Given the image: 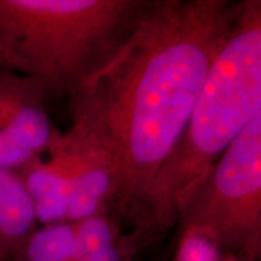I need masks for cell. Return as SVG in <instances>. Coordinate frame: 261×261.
<instances>
[{
  "mask_svg": "<svg viewBox=\"0 0 261 261\" xmlns=\"http://www.w3.org/2000/svg\"><path fill=\"white\" fill-rule=\"evenodd\" d=\"M223 261H246V260L241 259V257H237V256H234V255H227V254H226V255L224 256Z\"/></svg>",
  "mask_w": 261,
  "mask_h": 261,
  "instance_id": "12",
  "label": "cell"
},
{
  "mask_svg": "<svg viewBox=\"0 0 261 261\" xmlns=\"http://www.w3.org/2000/svg\"><path fill=\"white\" fill-rule=\"evenodd\" d=\"M261 113V2L243 0L227 41L205 77L190 116L150 187L132 231L142 247L177 226L178 208L248 123Z\"/></svg>",
  "mask_w": 261,
  "mask_h": 261,
  "instance_id": "2",
  "label": "cell"
},
{
  "mask_svg": "<svg viewBox=\"0 0 261 261\" xmlns=\"http://www.w3.org/2000/svg\"><path fill=\"white\" fill-rule=\"evenodd\" d=\"M74 261H133L142 244L110 214L77 221Z\"/></svg>",
  "mask_w": 261,
  "mask_h": 261,
  "instance_id": "8",
  "label": "cell"
},
{
  "mask_svg": "<svg viewBox=\"0 0 261 261\" xmlns=\"http://www.w3.org/2000/svg\"><path fill=\"white\" fill-rule=\"evenodd\" d=\"M243 0H150L112 61L70 98L69 130L115 179L110 215L133 231Z\"/></svg>",
  "mask_w": 261,
  "mask_h": 261,
  "instance_id": "1",
  "label": "cell"
},
{
  "mask_svg": "<svg viewBox=\"0 0 261 261\" xmlns=\"http://www.w3.org/2000/svg\"><path fill=\"white\" fill-rule=\"evenodd\" d=\"M74 150V174L67 223L110 214L115 197V179L107 162L69 129Z\"/></svg>",
  "mask_w": 261,
  "mask_h": 261,
  "instance_id": "7",
  "label": "cell"
},
{
  "mask_svg": "<svg viewBox=\"0 0 261 261\" xmlns=\"http://www.w3.org/2000/svg\"><path fill=\"white\" fill-rule=\"evenodd\" d=\"M0 65H3V57H2V55H0Z\"/></svg>",
  "mask_w": 261,
  "mask_h": 261,
  "instance_id": "13",
  "label": "cell"
},
{
  "mask_svg": "<svg viewBox=\"0 0 261 261\" xmlns=\"http://www.w3.org/2000/svg\"><path fill=\"white\" fill-rule=\"evenodd\" d=\"M39 227L34 208L16 172L0 168V261Z\"/></svg>",
  "mask_w": 261,
  "mask_h": 261,
  "instance_id": "9",
  "label": "cell"
},
{
  "mask_svg": "<svg viewBox=\"0 0 261 261\" xmlns=\"http://www.w3.org/2000/svg\"><path fill=\"white\" fill-rule=\"evenodd\" d=\"M74 223L39 226L6 261H74Z\"/></svg>",
  "mask_w": 261,
  "mask_h": 261,
  "instance_id": "10",
  "label": "cell"
},
{
  "mask_svg": "<svg viewBox=\"0 0 261 261\" xmlns=\"http://www.w3.org/2000/svg\"><path fill=\"white\" fill-rule=\"evenodd\" d=\"M225 255L211 238L192 230H181L172 261H223Z\"/></svg>",
  "mask_w": 261,
  "mask_h": 261,
  "instance_id": "11",
  "label": "cell"
},
{
  "mask_svg": "<svg viewBox=\"0 0 261 261\" xmlns=\"http://www.w3.org/2000/svg\"><path fill=\"white\" fill-rule=\"evenodd\" d=\"M37 81L0 65V168L16 172L44 155L61 136Z\"/></svg>",
  "mask_w": 261,
  "mask_h": 261,
  "instance_id": "5",
  "label": "cell"
},
{
  "mask_svg": "<svg viewBox=\"0 0 261 261\" xmlns=\"http://www.w3.org/2000/svg\"><path fill=\"white\" fill-rule=\"evenodd\" d=\"M150 0H0L3 65L70 98L121 50Z\"/></svg>",
  "mask_w": 261,
  "mask_h": 261,
  "instance_id": "3",
  "label": "cell"
},
{
  "mask_svg": "<svg viewBox=\"0 0 261 261\" xmlns=\"http://www.w3.org/2000/svg\"><path fill=\"white\" fill-rule=\"evenodd\" d=\"M34 208L39 226L67 223L74 174V150L62 132L44 155L16 171Z\"/></svg>",
  "mask_w": 261,
  "mask_h": 261,
  "instance_id": "6",
  "label": "cell"
},
{
  "mask_svg": "<svg viewBox=\"0 0 261 261\" xmlns=\"http://www.w3.org/2000/svg\"><path fill=\"white\" fill-rule=\"evenodd\" d=\"M177 226L204 234L227 255L260 260L261 113L182 196Z\"/></svg>",
  "mask_w": 261,
  "mask_h": 261,
  "instance_id": "4",
  "label": "cell"
}]
</instances>
